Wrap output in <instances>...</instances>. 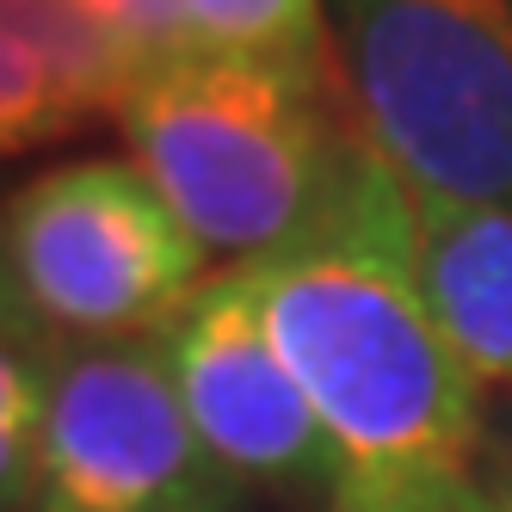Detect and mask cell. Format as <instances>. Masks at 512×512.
Segmentation results:
<instances>
[{
    "label": "cell",
    "instance_id": "4fadbf2b",
    "mask_svg": "<svg viewBox=\"0 0 512 512\" xmlns=\"http://www.w3.org/2000/svg\"><path fill=\"white\" fill-rule=\"evenodd\" d=\"M327 512H512V494L482 488L475 475H451V482H408V488H334Z\"/></svg>",
    "mask_w": 512,
    "mask_h": 512
},
{
    "label": "cell",
    "instance_id": "8992f818",
    "mask_svg": "<svg viewBox=\"0 0 512 512\" xmlns=\"http://www.w3.org/2000/svg\"><path fill=\"white\" fill-rule=\"evenodd\" d=\"M155 340L186 401V420L235 482L334 500V488L346 482L340 445L321 426L303 383L290 377V364L278 358L241 272L204 278V290Z\"/></svg>",
    "mask_w": 512,
    "mask_h": 512
},
{
    "label": "cell",
    "instance_id": "5bb4252c",
    "mask_svg": "<svg viewBox=\"0 0 512 512\" xmlns=\"http://www.w3.org/2000/svg\"><path fill=\"white\" fill-rule=\"evenodd\" d=\"M0 315H31V309L19 303V290H13V278H7V266H0Z\"/></svg>",
    "mask_w": 512,
    "mask_h": 512
},
{
    "label": "cell",
    "instance_id": "52a82bcc",
    "mask_svg": "<svg viewBox=\"0 0 512 512\" xmlns=\"http://www.w3.org/2000/svg\"><path fill=\"white\" fill-rule=\"evenodd\" d=\"M414 278L475 389H512V204L414 192Z\"/></svg>",
    "mask_w": 512,
    "mask_h": 512
},
{
    "label": "cell",
    "instance_id": "7a4b0ae2",
    "mask_svg": "<svg viewBox=\"0 0 512 512\" xmlns=\"http://www.w3.org/2000/svg\"><path fill=\"white\" fill-rule=\"evenodd\" d=\"M321 87L327 75L192 44L142 68L112 118L204 253L253 260L315 216L352 130L334 124Z\"/></svg>",
    "mask_w": 512,
    "mask_h": 512
},
{
    "label": "cell",
    "instance_id": "7c38bea8",
    "mask_svg": "<svg viewBox=\"0 0 512 512\" xmlns=\"http://www.w3.org/2000/svg\"><path fill=\"white\" fill-rule=\"evenodd\" d=\"M75 7L130 56L136 75L179 56V50H192V25H186L179 0H75Z\"/></svg>",
    "mask_w": 512,
    "mask_h": 512
},
{
    "label": "cell",
    "instance_id": "ba28073f",
    "mask_svg": "<svg viewBox=\"0 0 512 512\" xmlns=\"http://www.w3.org/2000/svg\"><path fill=\"white\" fill-rule=\"evenodd\" d=\"M0 31L19 38L50 62V75L68 87L81 112H118L136 87L130 56L75 7V0H0Z\"/></svg>",
    "mask_w": 512,
    "mask_h": 512
},
{
    "label": "cell",
    "instance_id": "30bf717a",
    "mask_svg": "<svg viewBox=\"0 0 512 512\" xmlns=\"http://www.w3.org/2000/svg\"><path fill=\"white\" fill-rule=\"evenodd\" d=\"M192 25V44L284 62L303 75L334 68V44L321 25V0H179Z\"/></svg>",
    "mask_w": 512,
    "mask_h": 512
},
{
    "label": "cell",
    "instance_id": "9a60e30c",
    "mask_svg": "<svg viewBox=\"0 0 512 512\" xmlns=\"http://www.w3.org/2000/svg\"><path fill=\"white\" fill-rule=\"evenodd\" d=\"M506 494H512V488H506Z\"/></svg>",
    "mask_w": 512,
    "mask_h": 512
},
{
    "label": "cell",
    "instance_id": "277c9868",
    "mask_svg": "<svg viewBox=\"0 0 512 512\" xmlns=\"http://www.w3.org/2000/svg\"><path fill=\"white\" fill-rule=\"evenodd\" d=\"M0 266L56 340H155L204 290V241L124 161H68L0 204Z\"/></svg>",
    "mask_w": 512,
    "mask_h": 512
},
{
    "label": "cell",
    "instance_id": "6da1fadb",
    "mask_svg": "<svg viewBox=\"0 0 512 512\" xmlns=\"http://www.w3.org/2000/svg\"><path fill=\"white\" fill-rule=\"evenodd\" d=\"M290 377L334 432L340 488H408L469 475L482 445L475 377L420 297L414 186L358 124L315 216L235 266Z\"/></svg>",
    "mask_w": 512,
    "mask_h": 512
},
{
    "label": "cell",
    "instance_id": "5b68a950",
    "mask_svg": "<svg viewBox=\"0 0 512 512\" xmlns=\"http://www.w3.org/2000/svg\"><path fill=\"white\" fill-rule=\"evenodd\" d=\"M235 488L186 420L161 340L56 346L38 512H235Z\"/></svg>",
    "mask_w": 512,
    "mask_h": 512
},
{
    "label": "cell",
    "instance_id": "9c48e42d",
    "mask_svg": "<svg viewBox=\"0 0 512 512\" xmlns=\"http://www.w3.org/2000/svg\"><path fill=\"white\" fill-rule=\"evenodd\" d=\"M56 340L31 315H0V512L38 494Z\"/></svg>",
    "mask_w": 512,
    "mask_h": 512
},
{
    "label": "cell",
    "instance_id": "8fae6325",
    "mask_svg": "<svg viewBox=\"0 0 512 512\" xmlns=\"http://www.w3.org/2000/svg\"><path fill=\"white\" fill-rule=\"evenodd\" d=\"M81 118L87 112L50 75V62L0 31V161H13L25 149H44V142L68 136Z\"/></svg>",
    "mask_w": 512,
    "mask_h": 512
},
{
    "label": "cell",
    "instance_id": "3957f363",
    "mask_svg": "<svg viewBox=\"0 0 512 512\" xmlns=\"http://www.w3.org/2000/svg\"><path fill=\"white\" fill-rule=\"evenodd\" d=\"M352 124L414 192L512 204V0H334Z\"/></svg>",
    "mask_w": 512,
    "mask_h": 512
}]
</instances>
